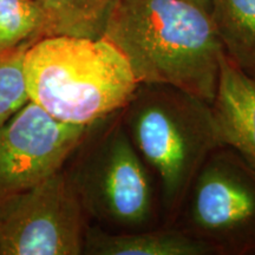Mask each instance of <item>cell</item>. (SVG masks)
Returning a JSON list of instances; mask_svg holds the SVG:
<instances>
[{
    "label": "cell",
    "instance_id": "cell-3",
    "mask_svg": "<svg viewBox=\"0 0 255 255\" xmlns=\"http://www.w3.org/2000/svg\"><path fill=\"white\" fill-rule=\"evenodd\" d=\"M122 122L157 182L159 206L174 220L201 167L222 146L212 105L170 85L139 84Z\"/></svg>",
    "mask_w": 255,
    "mask_h": 255
},
{
    "label": "cell",
    "instance_id": "cell-9",
    "mask_svg": "<svg viewBox=\"0 0 255 255\" xmlns=\"http://www.w3.org/2000/svg\"><path fill=\"white\" fill-rule=\"evenodd\" d=\"M83 254L89 255H209L206 242L182 228H146L111 232L98 225L88 226Z\"/></svg>",
    "mask_w": 255,
    "mask_h": 255
},
{
    "label": "cell",
    "instance_id": "cell-8",
    "mask_svg": "<svg viewBox=\"0 0 255 255\" xmlns=\"http://www.w3.org/2000/svg\"><path fill=\"white\" fill-rule=\"evenodd\" d=\"M212 110L220 143L255 169V81L223 56Z\"/></svg>",
    "mask_w": 255,
    "mask_h": 255
},
{
    "label": "cell",
    "instance_id": "cell-13",
    "mask_svg": "<svg viewBox=\"0 0 255 255\" xmlns=\"http://www.w3.org/2000/svg\"><path fill=\"white\" fill-rule=\"evenodd\" d=\"M31 43L0 51V126L17 114L28 101L24 71L25 53Z\"/></svg>",
    "mask_w": 255,
    "mask_h": 255
},
{
    "label": "cell",
    "instance_id": "cell-14",
    "mask_svg": "<svg viewBox=\"0 0 255 255\" xmlns=\"http://www.w3.org/2000/svg\"><path fill=\"white\" fill-rule=\"evenodd\" d=\"M187 1L191 2V4H195L197 6H200V7L205 8L206 11H208V12L210 8V4H212V0H187Z\"/></svg>",
    "mask_w": 255,
    "mask_h": 255
},
{
    "label": "cell",
    "instance_id": "cell-7",
    "mask_svg": "<svg viewBox=\"0 0 255 255\" xmlns=\"http://www.w3.org/2000/svg\"><path fill=\"white\" fill-rule=\"evenodd\" d=\"M94 127L64 123L28 101L0 126V200L63 170Z\"/></svg>",
    "mask_w": 255,
    "mask_h": 255
},
{
    "label": "cell",
    "instance_id": "cell-1",
    "mask_svg": "<svg viewBox=\"0 0 255 255\" xmlns=\"http://www.w3.org/2000/svg\"><path fill=\"white\" fill-rule=\"evenodd\" d=\"M101 37L138 84L181 89L212 104L225 52L209 12L187 0H115Z\"/></svg>",
    "mask_w": 255,
    "mask_h": 255
},
{
    "label": "cell",
    "instance_id": "cell-10",
    "mask_svg": "<svg viewBox=\"0 0 255 255\" xmlns=\"http://www.w3.org/2000/svg\"><path fill=\"white\" fill-rule=\"evenodd\" d=\"M209 14L225 56L255 81V0H212Z\"/></svg>",
    "mask_w": 255,
    "mask_h": 255
},
{
    "label": "cell",
    "instance_id": "cell-6",
    "mask_svg": "<svg viewBox=\"0 0 255 255\" xmlns=\"http://www.w3.org/2000/svg\"><path fill=\"white\" fill-rule=\"evenodd\" d=\"M85 216L69 175L60 170L0 200V255H81Z\"/></svg>",
    "mask_w": 255,
    "mask_h": 255
},
{
    "label": "cell",
    "instance_id": "cell-4",
    "mask_svg": "<svg viewBox=\"0 0 255 255\" xmlns=\"http://www.w3.org/2000/svg\"><path fill=\"white\" fill-rule=\"evenodd\" d=\"M69 177L87 216L100 227L111 232L154 227L158 196L152 174L128 135L122 110L89 145Z\"/></svg>",
    "mask_w": 255,
    "mask_h": 255
},
{
    "label": "cell",
    "instance_id": "cell-11",
    "mask_svg": "<svg viewBox=\"0 0 255 255\" xmlns=\"http://www.w3.org/2000/svg\"><path fill=\"white\" fill-rule=\"evenodd\" d=\"M45 15V36L101 37L115 0H37Z\"/></svg>",
    "mask_w": 255,
    "mask_h": 255
},
{
    "label": "cell",
    "instance_id": "cell-12",
    "mask_svg": "<svg viewBox=\"0 0 255 255\" xmlns=\"http://www.w3.org/2000/svg\"><path fill=\"white\" fill-rule=\"evenodd\" d=\"M45 37V15L37 0H0V51Z\"/></svg>",
    "mask_w": 255,
    "mask_h": 255
},
{
    "label": "cell",
    "instance_id": "cell-5",
    "mask_svg": "<svg viewBox=\"0 0 255 255\" xmlns=\"http://www.w3.org/2000/svg\"><path fill=\"white\" fill-rule=\"evenodd\" d=\"M182 209V229L215 254L255 255V169L233 149L208 156Z\"/></svg>",
    "mask_w": 255,
    "mask_h": 255
},
{
    "label": "cell",
    "instance_id": "cell-2",
    "mask_svg": "<svg viewBox=\"0 0 255 255\" xmlns=\"http://www.w3.org/2000/svg\"><path fill=\"white\" fill-rule=\"evenodd\" d=\"M24 71L28 100L77 126H96L123 110L139 85L126 57L103 37H41L26 50Z\"/></svg>",
    "mask_w": 255,
    "mask_h": 255
}]
</instances>
